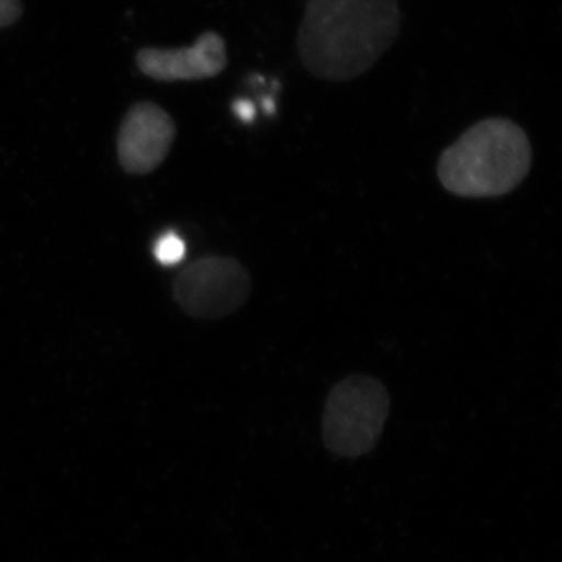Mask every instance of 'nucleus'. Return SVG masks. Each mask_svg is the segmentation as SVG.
Listing matches in <instances>:
<instances>
[{"instance_id":"f257e3e1","label":"nucleus","mask_w":562,"mask_h":562,"mask_svg":"<svg viewBox=\"0 0 562 562\" xmlns=\"http://www.w3.org/2000/svg\"><path fill=\"white\" fill-rule=\"evenodd\" d=\"M401 24L398 0H306L299 58L317 79L353 80L391 49Z\"/></svg>"},{"instance_id":"f03ea898","label":"nucleus","mask_w":562,"mask_h":562,"mask_svg":"<svg viewBox=\"0 0 562 562\" xmlns=\"http://www.w3.org/2000/svg\"><path fill=\"white\" fill-rule=\"evenodd\" d=\"M532 147L527 133L506 117L476 122L442 151L438 177L460 198H501L530 172Z\"/></svg>"},{"instance_id":"7ed1b4c3","label":"nucleus","mask_w":562,"mask_h":562,"mask_svg":"<svg viewBox=\"0 0 562 562\" xmlns=\"http://www.w3.org/2000/svg\"><path fill=\"white\" fill-rule=\"evenodd\" d=\"M390 394L380 380L350 375L336 384L325 402L322 436L331 453L358 458L379 443L390 416Z\"/></svg>"},{"instance_id":"20e7f679","label":"nucleus","mask_w":562,"mask_h":562,"mask_svg":"<svg viewBox=\"0 0 562 562\" xmlns=\"http://www.w3.org/2000/svg\"><path fill=\"white\" fill-rule=\"evenodd\" d=\"M173 299L194 319H221L246 305L250 273L232 257H205L191 262L173 281Z\"/></svg>"},{"instance_id":"39448f33","label":"nucleus","mask_w":562,"mask_h":562,"mask_svg":"<svg viewBox=\"0 0 562 562\" xmlns=\"http://www.w3.org/2000/svg\"><path fill=\"white\" fill-rule=\"evenodd\" d=\"M176 122L154 102H138L125 113L117 133V158L131 176L160 168L176 140Z\"/></svg>"},{"instance_id":"423d86ee","label":"nucleus","mask_w":562,"mask_h":562,"mask_svg":"<svg viewBox=\"0 0 562 562\" xmlns=\"http://www.w3.org/2000/svg\"><path fill=\"white\" fill-rule=\"evenodd\" d=\"M140 72L158 81L213 79L227 68V49L216 32H205L191 47L143 49L136 55Z\"/></svg>"},{"instance_id":"0eeeda50","label":"nucleus","mask_w":562,"mask_h":562,"mask_svg":"<svg viewBox=\"0 0 562 562\" xmlns=\"http://www.w3.org/2000/svg\"><path fill=\"white\" fill-rule=\"evenodd\" d=\"M154 255L161 265L172 266L183 260L187 255V244L177 233H165L157 243H155Z\"/></svg>"},{"instance_id":"6e6552de","label":"nucleus","mask_w":562,"mask_h":562,"mask_svg":"<svg viewBox=\"0 0 562 562\" xmlns=\"http://www.w3.org/2000/svg\"><path fill=\"white\" fill-rule=\"evenodd\" d=\"M22 10V0H0V29L9 27L20 20Z\"/></svg>"},{"instance_id":"1a4fd4ad","label":"nucleus","mask_w":562,"mask_h":562,"mask_svg":"<svg viewBox=\"0 0 562 562\" xmlns=\"http://www.w3.org/2000/svg\"><path fill=\"white\" fill-rule=\"evenodd\" d=\"M233 113L236 117H239L243 122H251L255 120V106L254 103L247 101H236L233 103Z\"/></svg>"}]
</instances>
